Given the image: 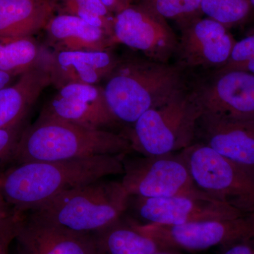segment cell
Here are the masks:
<instances>
[{"instance_id":"cell-1","label":"cell","mask_w":254,"mask_h":254,"mask_svg":"<svg viewBox=\"0 0 254 254\" xmlns=\"http://www.w3.org/2000/svg\"><path fill=\"white\" fill-rule=\"evenodd\" d=\"M125 155L16 164L0 173V193L15 213L22 215L66 190L123 175Z\"/></svg>"},{"instance_id":"cell-2","label":"cell","mask_w":254,"mask_h":254,"mask_svg":"<svg viewBox=\"0 0 254 254\" xmlns=\"http://www.w3.org/2000/svg\"><path fill=\"white\" fill-rule=\"evenodd\" d=\"M131 150L125 135L38 117L23 130L11 160L15 164L60 161L125 155Z\"/></svg>"},{"instance_id":"cell-3","label":"cell","mask_w":254,"mask_h":254,"mask_svg":"<svg viewBox=\"0 0 254 254\" xmlns=\"http://www.w3.org/2000/svg\"><path fill=\"white\" fill-rule=\"evenodd\" d=\"M178 64L146 58H120L105 78V98L118 123L133 125L151 108L163 103L183 86Z\"/></svg>"},{"instance_id":"cell-4","label":"cell","mask_w":254,"mask_h":254,"mask_svg":"<svg viewBox=\"0 0 254 254\" xmlns=\"http://www.w3.org/2000/svg\"><path fill=\"white\" fill-rule=\"evenodd\" d=\"M129 200L121 182L103 179L55 195L29 212L71 231L93 235L121 219Z\"/></svg>"},{"instance_id":"cell-5","label":"cell","mask_w":254,"mask_h":254,"mask_svg":"<svg viewBox=\"0 0 254 254\" xmlns=\"http://www.w3.org/2000/svg\"><path fill=\"white\" fill-rule=\"evenodd\" d=\"M202 113L195 91L182 86L143 113L125 136L131 150L143 156L175 154L194 143Z\"/></svg>"},{"instance_id":"cell-6","label":"cell","mask_w":254,"mask_h":254,"mask_svg":"<svg viewBox=\"0 0 254 254\" xmlns=\"http://www.w3.org/2000/svg\"><path fill=\"white\" fill-rule=\"evenodd\" d=\"M200 190L247 213H254V173L200 142L180 151Z\"/></svg>"},{"instance_id":"cell-7","label":"cell","mask_w":254,"mask_h":254,"mask_svg":"<svg viewBox=\"0 0 254 254\" xmlns=\"http://www.w3.org/2000/svg\"><path fill=\"white\" fill-rule=\"evenodd\" d=\"M122 184L130 197L192 196L213 198L195 185L180 153L124 159ZM215 199V198H214Z\"/></svg>"},{"instance_id":"cell-8","label":"cell","mask_w":254,"mask_h":254,"mask_svg":"<svg viewBox=\"0 0 254 254\" xmlns=\"http://www.w3.org/2000/svg\"><path fill=\"white\" fill-rule=\"evenodd\" d=\"M134 225L162 248L177 251L199 252L218 246L225 247L254 237V213L236 218L205 220L183 225H140L136 222Z\"/></svg>"},{"instance_id":"cell-9","label":"cell","mask_w":254,"mask_h":254,"mask_svg":"<svg viewBox=\"0 0 254 254\" xmlns=\"http://www.w3.org/2000/svg\"><path fill=\"white\" fill-rule=\"evenodd\" d=\"M113 38L141 52L145 58L169 63L176 55L179 38L168 21L141 4H131L114 16Z\"/></svg>"},{"instance_id":"cell-10","label":"cell","mask_w":254,"mask_h":254,"mask_svg":"<svg viewBox=\"0 0 254 254\" xmlns=\"http://www.w3.org/2000/svg\"><path fill=\"white\" fill-rule=\"evenodd\" d=\"M133 198H135V210L147 223L183 225L205 220L236 218L250 214L214 198L192 196Z\"/></svg>"},{"instance_id":"cell-11","label":"cell","mask_w":254,"mask_h":254,"mask_svg":"<svg viewBox=\"0 0 254 254\" xmlns=\"http://www.w3.org/2000/svg\"><path fill=\"white\" fill-rule=\"evenodd\" d=\"M176 55L182 68L223 67L237 41L228 28L208 17H200L180 28Z\"/></svg>"},{"instance_id":"cell-12","label":"cell","mask_w":254,"mask_h":254,"mask_svg":"<svg viewBox=\"0 0 254 254\" xmlns=\"http://www.w3.org/2000/svg\"><path fill=\"white\" fill-rule=\"evenodd\" d=\"M39 117L95 129H105L118 123L110 112L103 87L98 85L63 86L44 105Z\"/></svg>"},{"instance_id":"cell-13","label":"cell","mask_w":254,"mask_h":254,"mask_svg":"<svg viewBox=\"0 0 254 254\" xmlns=\"http://www.w3.org/2000/svg\"><path fill=\"white\" fill-rule=\"evenodd\" d=\"M203 113L235 120H254V74L218 70L209 83L195 90Z\"/></svg>"},{"instance_id":"cell-14","label":"cell","mask_w":254,"mask_h":254,"mask_svg":"<svg viewBox=\"0 0 254 254\" xmlns=\"http://www.w3.org/2000/svg\"><path fill=\"white\" fill-rule=\"evenodd\" d=\"M20 254H98L93 235L78 233L29 214L18 220Z\"/></svg>"},{"instance_id":"cell-15","label":"cell","mask_w":254,"mask_h":254,"mask_svg":"<svg viewBox=\"0 0 254 254\" xmlns=\"http://www.w3.org/2000/svg\"><path fill=\"white\" fill-rule=\"evenodd\" d=\"M200 143L254 173V120L202 113L197 125Z\"/></svg>"},{"instance_id":"cell-16","label":"cell","mask_w":254,"mask_h":254,"mask_svg":"<svg viewBox=\"0 0 254 254\" xmlns=\"http://www.w3.org/2000/svg\"><path fill=\"white\" fill-rule=\"evenodd\" d=\"M120 58L108 51L55 52L47 61L52 85L57 89L69 84L97 85L105 80Z\"/></svg>"},{"instance_id":"cell-17","label":"cell","mask_w":254,"mask_h":254,"mask_svg":"<svg viewBox=\"0 0 254 254\" xmlns=\"http://www.w3.org/2000/svg\"><path fill=\"white\" fill-rule=\"evenodd\" d=\"M44 30L47 46L55 52L108 51L116 45L105 30L73 15H54Z\"/></svg>"},{"instance_id":"cell-18","label":"cell","mask_w":254,"mask_h":254,"mask_svg":"<svg viewBox=\"0 0 254 254\" xmlns=\"http://www.w3.org/2000/svg\"><path fill=\"white\" fill-rule=\"evenodd\" d=\"M47 61L20 76L12 86L0 90V128L25 123L40 95L47 87L51 86Z\"/></svg>"},{"instance_id":"cell-19","label":"cell","mask_w":254,"mask_h":254,"mask_svg":"<svg viewBox=\"0 0 254 254\" xmlns=\"http://www.w3.org/2000/svg\"><path fill=\"white\" fill-rule=\"evenodd\" d=\"M53 0H0V38L33 36L54 16Z\"/></svg>"},{"instance_id":"cell-20","label":"cell","mask_w":254,"mask_h":254,"mask_svg":"<svg viewBox=\"0 0 254 254\" xmlns=\"http://www.w3.org/2000/svg\"><path fill=\"white\" fill-rule=\"evenodd\" d=\"M93 235L98 254H153L163 250L138 230L134 222H125L122 218Z\"/></svg>"},{"instance_id":"cell-21","label":"cell","mask_w":254,"mask_h":254,"mask_svg":"<svg viewBox=\"0 0 254 254\" xmlns=\"http://www.w3.org/2000/svg\"><path fill=\"white\" fill-rule=\"evenodd\" d=\"M49 55L33 36L0 38V70L13 77L43 64Z\"/></svg>"},{"instance_id":"cell-22","label":"cell","mask_w":254,"mask_h":254,"mask_svg":"<svg viewBox=\"0 0 254 254\" xmlns=\"http://www.w3.org/2000/svg\"><path fill=\"white\" fill-rule=\"evenodd\" d=\"M200 11L229 29L245 22L253 7L250 0H201Z\"/></svg>"},{"instance_id":"cell-23","label":"cell","mask_w":254,"mask_h":254,"mask_svg":"<svg viewBox=\"0 0 254 254\" xmlns=\"http://www.w3.org/2000/svg\"><path fill=\"white\" fill-rule=\"evenodd\" d=\"M201 0H141L139 4L164 19L180 26L202 17Z\"/></svg>"},{"instance_id":"cell-24","label":"cell","mask_w":254,"mask_h":254,"mask_svg":"<svg viewBox=\"0 0 254 254\" xmlns=\"http://www.w3.org/2000/svg\"><path fill=\"white\" fill-rule=\"evenodd\" d=\"M254 60V33L237 41L226 64L219 70H236Z\"/></svg>"},{"instance_id":"cell-25","label":"cell","mask_w":254,"mask_h":254,"mask_svg":"<svg viewBox=\"0 0 254 254\" xmlns=\"http://www.w3.org/2000/svg\"><path fill=\"white\" fill-rule=\"evenodd\" d=\"M26 127L25 123H23L8 128H0V166L12 159Z\"/></svg>"},{"instance_id":"cell-26","label":"cell","mask_w":254,"mask_h":254,"mask_svg":"<svg viewBox=\"0 0 254 254\" xmlns=\"http://www.w3.org/2000/svg\"><path fill=\"white\" fill-rule=\"evenodd\" d=\"M20 216L14 213L0 220V254H9L10 245L16 239Z\"/></svg>"},{"instance_id":"cell-27","label":"cell","mask_w":254,"mask_h":254,"mask_svg":"<svg viewBox=\"0 0 254 254\" xmlns=\"http://www.w3.org/2000/svg\"><path fill=\"white\" fill-rule=\"evenodd\" d=\"M61 3L73 4L107 17H113L115 16L107 9L100 0H61Z\"/></svg>"},{"instance_id":"cell-28","label":"cell","mask_w":254,"mask_h":254,"mask_svg":"<svg viewBox=\"0 0 254 254\" xmlns=\"http://www.w3.org/2000/svg\"><path fill=\"white\" fill-rule=\"evenodd\" d=\"M221 254H254V237L222 247Z\"/></svg>"},{"instance_id":"cell-29","label":"cell","mask_w":254,"mask_h":254,"mask_svg":"<svg viewBox=\"0 0 254 254\" xmlns=\"http://www.w3.org/2000/svg\"><path fill=\"white\" fill-rule=\"evenodd\" d=\"M14 213V210L5 201L2 195L0 193V220L7 218V217L10 216V215H12Z\"/></svg>"},{"instance_id":"cell-30","label":"cell","mask_w":254,"mask_h":254,"mask_svg":"<svg viewBox=\"0 0 254 254\" xmlns=\"http://www.w3.org/2000/svg\"><path fill=\"white\" fill-rule=\"evenodd\" d=\"M113 15L120 12V9L116 0H100Z\"/></svg>"},{"instance_id":"cell-31","label":"cell","mask_w":254,"mask_h":254,"mask_svg":"<svg viewBox=\"0 0 254 254\" xmlns=\"http://www.w3.org/2000/svg\"><path fill=\"white\" fill-rule=\"evenodd\" d=\"M14 78L11 75L0 70V90L9 86L10 82H11Z\"/></svg>"},{"instance_id":"cell-32","label":"cell","mask_w":254,"mask_h":254,"mask_svg":"<svg viewBox=\"0 0 254 254\" xmlns=\"http://www.w3.org/2000/svg\"><path fill=\"white\" fill-rule=\"evenodd\" d=\"M153 254H185L180 252V251L175 250H170V249H163V250H160L157 251L156 252L153 253Z\"/></svg>"}]
</instances>
